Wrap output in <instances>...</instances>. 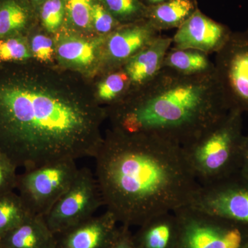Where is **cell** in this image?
I'll use <instances>...</instances> for the list:
<instances>
[{
  "label": "cell",
  "instance_id": "obj_1",
  "mask_svg": "<svg viewBox=\"0 0 248 248\" xmlns=\"http://www.w3.org/2000/svg\"><path fill=\"white\" fill-rule=\"evenodd\" d=\"M31 77L19 66L0 68V152L25 170L94 157L102 141L103 112Z\"/></svg>",
  "mask_w": 248,
  "mask_h": 248
},
{
  "label": "cell",
  "instance_id": "obj_2",
  "mask_svg": "<svg viewBox=\"0 0 248 248\" xmlns=\"http://www.w3.org/2000/svg\"><path fill=\"white\" fill-rule=\"evenodd\" d=\"M94 158L104 205L122 226L189 206L200 188L182 146L155 135L114 130Z\"/></svg>",
  "mask_w": 248,
  "mask_h": 248
},
{
  "label": "cell",
  "instance_id": "obj_3",
  "mask_svg": "<svg viewBox=\"0 0 248 248\" xmlns=\"http://www.w3.org/2000/svg\"><path fill=\"white\" fill-rule=\"evenodd\" d=\"M112 106L115 130L155 135L184 146L229 111L216 73L184 76L162 68L151 82Z\"/></svg>",
  "mask_w": 248,
  "mask_h": 248
},
{
  "label": "cell",
  "instance_id": "obj_4",
  "mask_svg": "<svg viewBox=\"0 0 248 248\" xmlns=\"http://www.w3.org/2000/svg\"><path fill=\"white\" fill-rule=\"evenodd\" d=\"M243 113L230 110L188 144L182 146L189 167L200 186L208 185L239 172Z\"/></svg>",
  "mask_w": 248,
  "mask_h": 248
},
{
  "label": "cell",
  "instance_id": "obj_5",
  "mask_svg": "<svg viewBox=\"0 0 248 248\" xmlns=\"http://www.w3.org/2000/svg\"><path fill=\"white\" fill-rule=\"evenodd\" d=\"M178 221L175 248H247L248 225L204 213L193 207L174 212Z\"/></svg>",
  "mask_w": 248,
  "mask_h": 248
},
{
  "label": "cell",
  "instance_id": "obj_6",
  "mask_svg": "<svg viewBox=\"0 0 248 248\" xmlns=\"http://www.w3.org/2000/svg\"><path fill=\"white\" fill-rule=\"evenodd\" d=\"M75 160L55 161L18 174L16 189L31 213L45 217L76 179Z\"/></svg>",
  "mask_w": 248,
  "mask_h": 248
},
{
  "label": "cell",
  "instance_id": "obj_7",
  "mask_svg": "<svg viewBox=\"0 0 248 248\" xmlns=\"http://www.w3.org/2000/svg\"><path fill=\"white\" fill-rule=\"evenodd\" d=\"M104 205L96 177L87 168L79 169L69 188L50 209L45 219L55 235L94 216Z\"/></svg>",
  "mask_w": 248,
  "mask_h": 248
},
{
  "label": "cell",
  "instance_id": "obj_8",
  "mask_svg": "<svg viewBox=\"0 0 248 248\" xmlns=\"http://www.w3.org/2000/svg\"><path fill=\"white\" fill-rule=\"evenodd\" d=\"M215 66L229 110L248 113V29L232 32Z\"/></svg>",
  "mask_w": 248,
  "mask_h": 248
},
{
  "label": "cell",
  "instance_id": "obj_9",
  "mask_svg": "<svg viewBox=\"0 0 248 248\" xmlns=\"http://www.w3.org/2000/svg\"><path fill=\"white\" fill-rule=\"evenodd\" d=\"M190 206L231 221L248 225V180L239 173L200 186Z\"/></svg>",
  "mask_w": 248,
  "mask_h": 248
},
{
  "label": "cell",
  "instance_id": "obj_10",
  "mask_svg": "<svg viewBox=\"0 0 248 248\" xmlns=\"http://www.w3.org/2000/svg\"><path fill=\"white\" fill-rule=\"evenodd\" d=\"M233 31L227 25L196 10L172 37V48H190L210 55L219 51Z\"/></svg>",
  "mask_w": 248,
  "mask_h": 248
},
{
  "label": "cell",
  "instance_id": "obj_11",
  "mask_svg": "<svg viewBox=\"0 0 248 248\" xmlns=\"http://www.w3.org/2000/svg\"><path fill=\"white\" fill-rule=\"evenodd\" d=\"M110 212L93 216L56 236L55 248H108L120 232Z\"/></svg>",
  "mask_w": 248,
  "mask_h": 248
},
{
  "label": "cell",
  "instance_id": "obj_12",
  "mask_svg": "<svg viewBox=\"0 0 248 248\" xmlns=\"http://www.w3.org/2000/svg\"><path fill=\"white\" fill-rule=\"evenodd\" d=\"M146 19L120 26L107 35L106 52L108 63L124 66L161 34Z\"/></svg>",
  "mask_w": 248,
  "mask_h": 248
},
{
  "label": "cell",
  "instance_id": "obj_13",
  "mask_svg": "<svg viewBox=\"0 0 248 248\" xmlns=\"http://www.w3.org/2000/svg\"><path fill=\"white\" fill-rule=\"evenodd\" d=\"M172 43V37L160 35L124 65L130 79V91L143 87L159 74Z\"/></svg>",
  "mask_w": 248,
  "mask_h": 248
},
{
  "label": "cell",
  "instance_id": "obj_14",
  "mask_svg": "<svg viewBox=\"0 0 248 248\" xmlns=\"http://www.w3.org/2000/svg\"><path fill=\"white\" fill-rule=\"evenodd\" d=\"M56 236L45 217L31 215L0 237V248H55Z\"/></svg>",
  "mask_w": 248,
  "mask_h": 248
},
{
  "label": "cell",
  "instance_id": "obj_15",
  "mask_svg": "<svg viewBox=\"0 0 248 248\" xmlns=\"http://www.w3.org/2000/svg\"><path fill=\"white\" fill-rule=\"evenodd\" d=\"M133 234L136 248H175L178 237V221L174 213L153 217L139 226Z\"/></svg>",
  "mask_w": 248,
  "mask_h": 248
},
{
  "label": "cell",
  "instance_id": "obj_16",
  "mask_svg": "<svg viewBox=\"0 0 248 248\" xmlns=\"http://www.w3.org/2000/svg\"><path fill=\"white\" fill-rule=\"evenodd\" d=\"M197 9V0H167L148 6L146 19L159 32L177 29Z\"/></svg>",
  "mask_w": 248,
  "mask_h": 248
},
{
  "label": "cell",
  "instance_id": "obj_17",
  "mask_svg": "<svg viewBox=\"0 0 248 248\" xmlns=\"http://www.w3.org/2000/svg\"><path fill=\"white\" fill-rule=\"evenodd\" d=\"M163 68H169L184 76H202L215 73V63L208 54L190 48L171 47L165 56Z\"/></svg>",
  "mask_w": 248,
  "mask_h": 248
},
{
  "label": "cell",
  "instance_id": "obj_18",
  "mask_svg": "<svg viewBox=\"0 0 248 248\" xmlns=\"http://www.w3.org/2000/svg\"><path fill=\"white\" fill-rule=\"evenodd\" d=\"M31 17L27 0H0V39L22 34Z\"/></svg>",
  "mask_w": 248,
  "mask_h": 248
},
{
  "label": "cell",
  "instance_id": "obj_19",
  "mask_svg": "<svg viewBox=\"0 0 248 248\" xmlns=\"http://www.w3.org/2000/svg\"><path fill=\"white\" fill-rule=\"evenodd\" d=\"M31 215H34L15 191L0 195V237L20 225Z\"/></svg>",
  "mask_w": 248,
  "mask_h": 248
},
{
  "label": "cell",
  "instance_id": "obj_20",
  "mask_svg": "<svg viewBox=\"0 0 248 248\" xmlns=\"http://www.w3.org/2000/svg\"><path fill=\"white\" fill-rule=\"evenodd\" d=\"M104 41L89 42L79 39H69L62 42L58 47V55L62 60L73 64L87 66L95 60L98 44Z\"/></svg>",
  "mask_w": 248,
  "mask_h": 248
},
{
  "label": "cell",
  "instance_id": "obj_21",
  "mask_svg": "<svg viewBox=\"0 0 248 248\" xmlns=\"http://www.w3.org/2000/svg\"><path fill=\"white\" fill-rule=\"evenodd\" d=\"M130 91V79L122 68L108 73L99 83L97 97L102 102L110 103L111 106H113L122 102L126 94L125 93Z\"/></svg>",
  "mask_w": 248,
  "mask_h": 248
},
{
  "label": "cell",
  "instance_id": "obj_22",
  "mask_svg": "<svg viewBox=\"0 0 248 248\" xmlns=\"http://www.w3.org/2000/svg\"><path fill=\"white\" fill-rule=\"evenodd\" d=\"M113 17L123 24L146 18L148 6L140 0H101Z\"/></svg>",
  "mask_w": 248,
  "mask_h": 248
},
{
  "label": "cell",
  "instance_id": "obj_23",
  "mask_svg": "<svg viewBox=\"0 0 248 248\" xmlns=\"http://www.w3.org/2000/svg\"><path fill=\"white\" fill-rule=\"evenodd\" d=\"M31 57L30 46L22 34L0 39V64L22 63Z\"/></svg>",
  "mask_w": 248,
  "mask_h": 248
},
{
  "label": "cell",
  "instance_id": "obj_24",
  "mask_svg": "<svg viewBox=\"0 0 248 248\" xmlns=\"http://www.w3.org/2000/svg\"><path fill=\"white\" fill-rule=\"evenodd\" d=\"M94 0H64L65 7L72 23L81 29L92 27V7Z\"/></svg>",
  "mask_w": 248,
  "mask_h": 248
},
{
  "label": "cell",
  "instance_id": "obj_25",
  "mask_svg": "<svg viewBox=\"0 0 248 248\" xmlns=\"http://www.w3.org/2000/svg\"><path fill=\"white\" fill-rule=\"evenodd\" d=\"M65 11L64 0H45L41 9V18L48 32L58 30L63 22Z\"/></svg>",
  "mask_w": 248,
  "mask_h": 248
},
{
  "label": "cell",
  "instance_id": "obj_26",
  "mask_svg": "<svg viewBox=\"0 0 248 248\" xmlns=\"http://www.w3.org/2000/svg\"><path fill=\"white\" fill-rule=\"evenodd\" d=\"M92 24L98 32L108 35L118 29L121 24L101 0H94L92 7Z\"/></svg>",
  "mask_w": 248,
  "mask_h": 248
},
{
  "label": "cell",
  "instance_id": "obj_27",
  "mask_svg": "<svg viewBox=\"0 0 248 248\" xmlns=\"http://www.w3.org/2000/svg\"><path fill=\"white\" fill-rule=\"evenodd\" d=\"M17 168L0 152V195L12 192L17 187Z\"/></svg>",
  "mask_w": 248,
  "mask_h": 248
},
{
  "label": "cell",
  "instance_id": "obj_28",
  "mask_svg": "<svg viewBox=\"0 0 248 248\" xmlns=\"http://www.w3.org/2000/svg\"><path fill=\"white\" fill-rule=\"evenodd\" d=\"M30 49L32 56L41 62H48L53 58V41L43 35H36L31 42Z\"/></svg>",
  "mask_w": 248,
  "mask_h": 248
},
{
  "label": "cell",
  "instance_id": "obj_29",
  "mask_svg": "<svg viewBox=\"0 0 248 248\" xmlns=\"http://www.w3.org/2000/svg\"><path fill=\"white\" fill-rule=\"evenodd\" d=\"M108 248H136L134 244L133 234L130 232V228L121 226L117 238Z\"/></svg>",
  "mask_w": 248,
  "mask_h": 248
},
{
  "label": "cell",
  "instance_id": "obj_30",
  "mask_svg": "<svg viewBox=\"0 0 248 248\" xmlns=\"http://www.w3.org/2000/svg\"><path fill=\"white\" fill-rule=\"evenodd\" d=\"M239 174L248 180V135H245L243 141Z\"/></svg>",
  "mask_w": 248,
  "mask_h": 248
},
{
  "label": "cell",
  "instance_id": "obj_31",
  "mask_svg": "<svg viewBox=\"0 0 248 248\" xmlns=\"http://www.w3.org/2000/svg\"><path fill=\"white\" fill-rule=\"evenodd\" d=\"M145 1H146V6H149L161 4V3L164 2V1H167V0H145Z\"/></svg>",
  "mask_w": 248,
  "mask_h": 248
},
{
  "label": "cell",
  "instance_id": "obj_32",
  "mask_svg": "<svg viewBox=\"0 0 248 248\" xmlns=\"http://www.w3.org/2000/svg\"><path fill=\"white\" fill-rule=\"evenodd\" d=\"M29 1H32V2H37V1H42V0H29Z\"/></svg>",
  "mask_w": 248,
  "mask_h": 248
},
{
  "label": "cell",
  "instance_id": "obj_33",
  "mask_svg": "<svg viewBox=\"0 0 248 248\" xmlns=\"http://www.w3.org/2000/svg\"><path fill=\"white\" fill-rule=\"evenodd\" d=\"M247 248H248V247H247Z\"/></svg>",
  "mask_w": 248,
  "mask_h": 248
}]
</instances>
